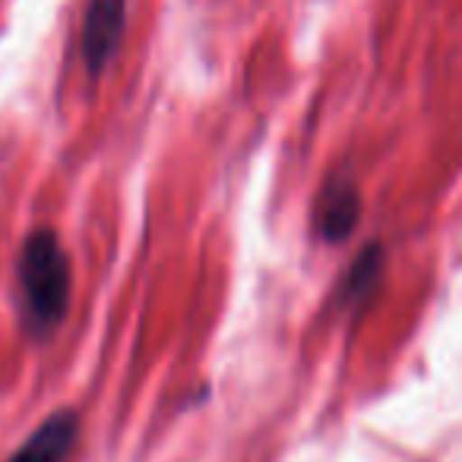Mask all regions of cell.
<instances>
[{"instance_id": "cell-1", "label": "cell", "mask_w": 462, "mask_h": 462, "mask_svg": "<svg viewBox=\"0 0 462 462\" xmlns=\"http://www.w3.org/2000/svg\"><path fill=\"white\" fill-rule=\"evenodd\" d=\"M16 279L23 291L26 327L35 336L58 329L70 308V260L60 247L58 231L39 228L23 241Z\"/></svg>"}, {"instance_id": "cell-2", "label": "cell", "mask_w": 462, "mask_h": 462, "mask_svg": "<svg viewBox=\"0 0 462 462\" xmlns=\"http://www.w3.org/2000/svg\"><path fill=\"white\" fill-rule=\"evenodd\" d=\"M127 26V0H89L83 16V64L89 73H102L117 54Z\"/></svg>"}, {"instance_id": "cell-3", "label": "cell", "mask_w": 462, "mask_h": 462, "mask_svg": "<svg viewBox=\"0 0 462 462\" xmlns=\"http://www.w3.org/2000/svg\"><path fill=\"white\" fill-rule=\"evenodd\" d=\"M361 218V193L348 174H333L327 184L320 187L314 203V228L323 241L329 245H342L355 231Z\"/></svg>"}, {"instance_id": "cell-4", "label": "cell", "mask_w": 462, "mask_h": 462, "mask_svg": "<svg viewBox=\"0 0 462 462\" xmlns=\"http://www.w3.org/2000/svg\"><path fill=\"white\" fill-rule=\"evenodd\" d=\"M77 437H79L77 411L70 409L54 411L51 418H45L29 434V440L7 462H67V456L77 447Z\"/></svg>"}, {"instance_id": "cell-5", "label": "cell", "mask_w": 462, "mask_h": 462, "mask_svg": "<svg viewBox=\"0 0 462 462\" xmlns=\"http://www.w3.org/2000/svg\"><path fill=\"white\" fill-rule=\"evenodd\" d=\"M380 270H383V251L377 245H367L342 279V301H361L380 279Z\"/></svg>"}]
</instances>
